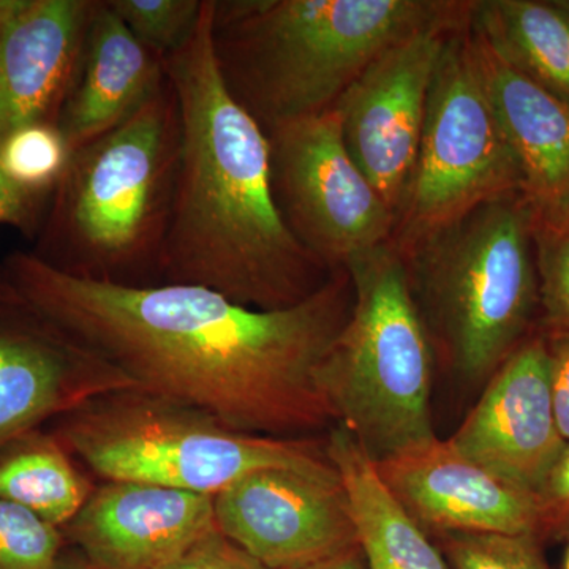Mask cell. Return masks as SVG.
I'll use <instances>...</instances> for the list:
<instances>
[{
	"label": "cell",
	"instance_id": "obj_1",
	"mask_svg": "<svg viewBox=\"0 0 569 569\" xmlns=\"http://www.w3.org/2000/svg\"><path fill=\"white\" fill-rule=\"evenodd\" d=\"M0 266L41 312L144 391L252 436L320 437L336 426L317 373L353 307L347 269L301 305L257 310L198 284L77 279L32 253Z\"/></svg>",
	"mask_w": 569,
	"mask_h": 569
},
{
	"label": "cell",
	"instance_id": "obj_2",
	"mask_svg": "<svg viewBox=\"0 0 569 569\" xmlns=\"http://www.w3.org/2000/svg\"><path fill=\"white\" fill-rule=\"evenodd\" d=\"M212 13L213 0H204L192 37L163 61L182 140L162 283L198 284L250 309H288L335 271L296 239L277 208L269 138L224 86Z\"/></svg>",
	"mask_w": 569,
	"mask_h": 569
},
{
	"label": "cell",
	"instance_id": "obj_3",
	"mask_svg": "<svg viewBox=\"0 0 569 569\" xmlns=\"http://www.w3.org/2000/svg\"><path fill=\"white\" fill-rule=\"evenodd\" d=\"M181 140V111L167 74L132 118L71 152L33 257L91 282L162 284Z\"/></svg>",
	"mask_w": 569,
	"mask_h": 569
},
{
	"label": "cell",
	"instance_id": "obj_4",
	"mask_svg": "<svg viewBox=\"0 0 569 569\" xmlns=\"http://www.w3.org/2000/svg\"><path fill=\"white\" fill-rule=\"evenodd\" d=\"M441 0H213L228 92L266 133L331 110L381 51L455 7Z\"/></svg>",
	"mask_w": 569,
	"mask_h": 569
},
{
	"label": "cell",
	"instance_id": "obj_5",
	"mask_svg": "<svg viewBox=\"0 0 569 569\" xmlns=\"http://www.w3.org/2000/svg\"><path fill=\"white\" fill-rule=\"evenodd\" d=\"M535 222L512 193L397 249L437 365L467 387H485L538 329Z\"/></svg>",
	"mask_w": 569,
	"mask_h": 569
},
{
	"label": "cell",
	"instance_id": "obj_6",
	"mask_svg": "<svg viewBox=\"0 0 569 569\" xmlns=\"http://www.w3.org/2000/svg\"><path fill=\"white\" fill-rule=\"evenodd\" d=\"M44 427L97 482H142L213 497L261 468L337 475L326 436L238 432L198 408L140 388L92 397Z\"/></svg>",
	"mask_w": 569,
	"mask_h": 569
},
{
	"label": "cell",
	"instance_id": "obj_7",
	"mask_svg": "<svg viewBox=\"0 0 569 569\" xmlns=\"http://www.w3.org/2000/svg\"><path fill=\"white\" fill-rule=\"evenodd\" d=\"M343 269L353 307L318 367V387L336 425L380 462L437 437L430 408L437 359L391 242L355 254Z\"/></svg>",
	"mask_w": 569,
	"mask_h": 569
},
{
	"label": "cell",
	"instance_id": "obj_8",
	"mask_svg": "<svg viewBox=\"0 0 569 569\" xmlns=\"http://www.w3.org/2000/svg\"><path fill=\"white\" fill-rule=\"evenodd\" d=\"M512 193H522V176L475 61L468 13L449 33L433 74L391 244L402 249L475 206Z\"/></svg>",
	"mask_w": 569,
	"mask_h": 569
},
{
	"label": "cell",
	"instance_id": "obj_9",
	"mask_svg": "<svg viewBox=\"0 0 569 569\" xmlns=\"http://www.w3.org/2000/svg\"><path fill=\"white\" fill-rule=\"evenodd\" d=\"M266 134L277 208L310 253L337 271L391 242L395 212L348 152L332 108Z\"/></svg>",
	"mask_w": 569,
	"mask_h": 569
},
{
	"label": "cell",
	"instance_id": "obj_10",
	"mask_svg": "<svg viewBox=\"0 0 569 569\" xmlns=\"http://www.w3.org/2000/svg\"><path fill=\"white\" fill-rule=\"evenodd\" d=\"M470 7L456 2L447 13L389 44L332 107L348 152L395 212L396 222L417 163L441 51Z\"/></svg>",
	"mask_w": 569,
	"mask_h": 569
},
{
	"label": "cell",
	"instance_id": "obj_11",
	"mask_svg": "<svg viewBox=\"0 0 569 569\" xmlns=\"http://www.w3.org/2000/svg\"><path fill=\"white\" fill-rule=\"evenodd\" d=\"M212 503L217 529L271 569H306L359 546L339 473L261 468Z\"/></svg>",
	"mask_w": 569,
	"mask_h": 569
},
{
	"label": "cell",
	"instance_id": "obj_12",
	"mask_svg": "<svg viewBox=\"0 0 569 569\" xmlns=\"http://www.w3.org/2000/svg\"><path fill=\"white\" fill-rule=\"evenodd\" d=\"M134 388L132 378L41 312L0 266V443L92 397Z\"/></svg>",
	"mask_w": 569,
	"mask_h": 569
},
{
	"label": "cell",
	"instance_id": "obj_13",
	"mask_svg": "<svg viewBox=\"0 0 569 569\" xmlns=\"http://www.w3.org/2000/svg\"><path fill=\"white\" fill-rule=\"evenodd\" d=\"M448 440L496 477L537 492L567 445L553 411L548 342L541 331L498 367Z\"/></svg>",
	"mask_w": 569,
	"mask_h": 569
},
{
	"label": "cell",
	"instance_id": "obj_14",
	"mask_svg": "<svg viewBox=\"0 0 569 569\" xmlns=\"http://www.w3.org/2000/svg\"><path fill=\"white\" fill-rule=\"evenodd\" d=\"M376 467L392 496L429 538L503 533L539 539L535 493L490 473L449 440L432 438L376 462Z\"/></svg>",
	"mask_w": 569,
	"mask_h": 569
},
{
	"label": "cell",
	"instance_id": "obj_15",
	"mask_svg": "<svg viewBox=\"0 0 569 569\" xmlns=\"http://www.w3.org/2000/svg\"><path fill=\"white\" fill-rule=\"evenodd\" d=\"M213 527L211 496L100 481L62 535L100 569H160Z\"/></svg>",
	"mask_w": 569,
	"mask_h": 569
},
{
	"label": "cell",
	"instance_id": "obj_16",
	"mask_svg": "<svg viewBox=\"0 0 569 569\" xmlns=\"http://www.w3.org/2000/svg\"><path fill=\"white\" fill-rule=\"evenodd\" d=\"M92 9L93 0H28L0 32V142L33 123L58 126Z\"/></svg>",
	"mask_w": 569,
	"mask_h": 569
},
{
	"label": "cell",
	"instance_id": "obj_17",
	"mask_svg": "<svg viewBox=\"0 0 569 569\" xmlns=\"http://www.w3.org/2000/svg\"><path fill=\"white\" fill-rule=\"evenodd\" d=\"M471 48L537 223L569 217V102L512 67L471 26Z\"/></svg>",
	"mask_w": 569,
	"mask_h": 569
},
{
	"label": "cell",
	"instance_id": "obj_18",
	"mask_svg": "<svg viewBox=\"0 0 569 569\" xmlns=\"http://www.w3.org/2000/svg\"><path fill=\"white\" fill-rule=\"evenodd\" d=\"M164 78L163 59L138 41L107 0H93L80 70L58 121L70 151L132 118Z\"/></svg>",
	"mask_w": 569,
	"mask_h": 569
},
{
	"label": "cell",
	"instance_id": "obj_19",
	"mask_svg": "<svg viewBox=\"0 0 569 569\" xmlns=\"http://www.w3.org/2000/svg\"><path fill=\"white\" fill-rule=\"evenodd\" d=\"M326 451L347 492L365 569H451L346 427L328 430Z\"/></svg>",
	"mask_w": 569,
	"mask_h": 569
},
{
	"label": "cell",
	"instance_id": "obj_20",
	"mask_svg": "<svg viewBox=\"0 0 569 569\" xmlns=\"http://www.w3.org/2000/svg\"><path fill=\"white\" fill-rule=\"evenodd\" d=\"M470 22L512 67L569 102V9L563 2L481 0Z\"/></svg>",
	"mask_w": 569,
	"mask_h": 569
},
{
	"label": "cell",
	"instance_id": "obj_21",
	"mask_svg": "<svg viewBox=\"0 0 569 569\" xmlns=\"http://www.w3.org/2000/svg\"><path fill=\"white\" fill-rule=\"evenodd\" d=\"M97 481L47 427L0 443V498L62 530L80 512Z\"/></svg>",
	"mask_w": 569,
	"mask_h": 569
},
{
	"label": "cell",
	"instance_id": "obj_22",
	"mask_svg": "<svg viewBox=\"0 0 569 569\" xmlns=\"http://www.w3.org/2000/svg\"><path fill=\"white\" fill-rule=\"evenodd\" d=\"M71 151L54 123L22 127L0 142V168L11 181L33 193L52 194Z\"/></svg>",
	"mask_w": 569,
	"mask_h": 569
},
{
	"label": "cell",
	"instance_id": "obj_23",
	"mask_svg": "<svg viewBox=\"0 0 569 569\" xmlns=\"http://www.w3.org/2000/svg\"><path fill=\"white\" fill-rule=\"evenodd\" d=\"M107 3L138 41L164 61L192 37L204 0H107Z\"/></svg>",
	"mask_w": 569,
	"mask_h": 569
},
{
	"label": "cell",
	"instance_id": "obj_24",
	"mask_svg": "<svg viewBox=\"0 0 569 569\" xmlns=\"http://www.w3.org/2000/svg\"><path fill=\"white\" fill-rule=\"evenodd\" d=\"M451 569H552L533 535L443 533L430 538Z\"/></svg>",
	"mask_w": 569,
	"mask_h": 569
},
{
	"label": "cell",
	"instance_id": "obj_25",
	"mask_svg": "<svg viewBox=\"0 0 569 569\" xmlns=\"http://www.w3.org/2000/svg\"><path fill=\"white\" fill-rule=\"evenodd\" d=\"M62 530L0 498V569H58Z\"/></svg>",
	"mask_w": 569,
	"mask_h": 569
},
{
	"label": "cell",
	"instance_id": "obj_26",
	"mask_svg": "<svg viewBox=\"0 0 569 569\" xmlns=\"http://www.w3.org/2000/svg\"><path fill=\"white\" fill-rule=\"evenodd\" d=\"M539 279L538 331L569 332V223L535 222Z\"/></svg>",
	"mask_w": 569,
	"mask_h": 569
},
{
	"label": "cell",
	"instance_id": "obj_27",
	"mask_svg": "<svg viewBox=\"0 0 569 569\" xmlns=\"http://www.w3.org/2000/svg\"><path fill=\"white\" fill-rule=\"evenodd\" d=\"M535 500L538 508L539 539L545 545L569 539V441L539 485Z\"/></svg>",
	"mask_w": 569,
	"mask_h": 569
},
{
	"label": "cell",
	"instance_id": "obj_28",
	"mask_svg": "<svg viewBox=\"0 0 569 569\" xmlns=\"http://www.w3.org/2000/svg\"><path fill=\"white\" fill-rule=\"evenodd\" d=\"M160 569H271L213 527Z\"/></svg>",
	"mask_w": 569,
	"mask_h": 569
},
{
	"label": "cell",
	"instance_id": "obj_29",
	"mask_svg": "<svg viewBox=\"0 0 569 569\" xmlns=\"http://www.w3.org/2000/svg\"><path fill=\"white\" fill-rule=\"evenodd\" d=\"M50 200L51 194L22 189L0 168V224H10L28 238H36Z\"/></svg>",
	"mask_w": 569,
	"mask_h": 569
},
{
	"label": "cell",
	"instance_id": "obj_30",
	"mask_svg": "<svg viewBox=\"0 0 569 569\" xmlns=\"http://www.w3.org/2000/svg\"><path fill=\"white\" fill-rule=\"evenodd\" d=\"M545 336L548 342L550 389L557 426L565 441H569V332Z\"/></svg>",
	"mask_w": 569,
	"mask_h": 569
},
{
	"label": "cell",
	"instance_id": "obj_31",
	"mask_svg": "<svg viewBox=\"0 0 569 569\" xmlns=\"http://www.w3.org/2000/svg\"><path fill=\"white\" fill-rule=\"evenodd\" d=\"M306 569H365V559H362L361 549L355 548L335 557V559L326 560L323 563L313 565Z\"/></svg>",
	"mask_w": 569,
	"mask_h": 569
},
{
	"label": "cell",
	"instance_id": "obj_32",
	"mask_svg": "<svg viewBox=\"0 0 569 569\" xmlns=\"http://www.w3.org/2000/svg\"><path fill=\"white\" fill-rule=\"evenodd\" d=\"M58 569H100L86 559L84 556L74 548H70V546H66L63 549L61 559H59Z\"/></svg>",
	"mask_w": 569,
	"mask_h": 569
},
{
	"label": "cell",
	"instance_id": "obj_33",
	"mask_svg": "<svg viewBox=\"0 0 569 569\" xmlns=\"http://www.w3.org/2000/svg\"><path fill=\"white\" fill-rule=\"evenodd\" d=\"M28 0H0V32L24 10Z\"/></svg>",
	"mask_w": 569,
	"mask_h": 569
},
{
	"label": "cell",
	"instance_id": "obj_34",
	"mask_svg": "<svg viewBox=\"0 0 569 569\" xmlns=\"http://www.w3.org/2000/svg\"><path fill=\"white\" fill-rule=\"evenodd\" d=\"M563 569H569V546H568V550H567V557H565Z\"/></svg>",
	"mask_w": 569,
	"mask_h": 569
},
{
	"label": "cell",
	"instance_id": "obj_35",
	"mask_svg": "<svg viewBox=\"0 0 569 569\" xmlns=\"http://www.w3.org/2000/svg\"><path fill=\"white\" fill-rule=\"evenodd\" d=\"M559 223H569V217L568 219L561 220ZM559 223H546V224H559Z\"/></svg>",
	"mask_w": 569,
	"mask_h": 569
},
{
	"label": "cell",
	"instance_id": "obj_36",
	"mask_svg": "<svg viewBox=\"0 0 569 569\" xmlns=\"http://www.w3.org/2000/svg\"><path fill=\"white\" fill-rule=\"evenodd\" d=\"M563 3H565V6H567V7H568V9H569V0H567V2H563Z\"/></svg>",
	"mask_w": 569,
	"mask_h": 569
}]
</instances>
